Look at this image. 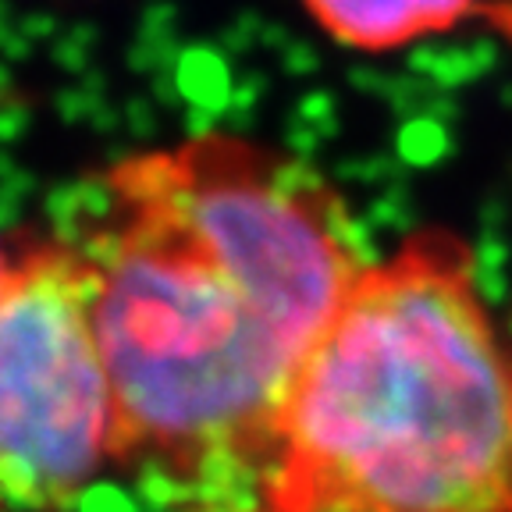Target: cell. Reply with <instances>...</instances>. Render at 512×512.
<instances>
[{"label": "cell", "mask_w": 512, "mask_h": 512, "mask_svg": "<svg viewBox=\"0 0 512 512\" xmlns=\"http://www.w3.org/2000/svg\"><path fill=\"white\" fill-rule=\"evenodd\" d=\"M260 512H360L349 505H288V509H260Z\"/></svg>", "instance_id": "obj_7"}, {"label": "cell", "mask_w": 512, "mask_h": 512, "mask_svg": "<svg viewBox=\"0 0 512 512\" xmlns=\"http://www.w3.org/2000/svg\"><path fill=\"white\" fill-rule=\"evenodd\" d=\"M352 217L299 160L196 136L107 171L82 246L114 466L168 512H260L310 345L367 274Z\"/></svg>", "instance_id": "obj_1"}, {"label": "cell", "mask_w": 512, "mask_h": 512, "mask_svg": "<svg viewBox=\"0 0 512 512\" xmlns=\"http://www.w3.org/2000/svg\"><path fill=\"white\" fill-rule=\"evenodd\" d=\"M15 260L18 256H8L4 249H0V292H4V285H8L11 271H15Z\"/></svg>", "instance_id": "obj_8"}, {"label": "cell", "mask_w": 512, "mask_h": 512, "mask_svg": "<svg viewBox=\"0 0 512 512\" xmlns=\"http://www.w3.org/2000/svg\"><path fill=\"white\" fill-rule=\"evenodd\" d=\"M114 466V399L79 246H32L0 292V505L64 512Z\"/></svg>", "instance_id": "obj_3"}, {"label": "cell", "mask_w": 512, "mask_h": 512, "mask_svg": "<svg viewBox=\"0 0 512 512\" xmlns=\"http://www.w3.org/2000/svg\"><path fill=\"white\" fill-rule=\"evenodd\" d=\"M452 139L438 114H413L395 136V153L406 168H434L448 153Z\"/></svg>", "instance_id": "obj_6"}, {"label": "cell", "mask_w": 512, "mask_h": 512, "mask_svg": "<svg viewBox=\"0 0 512 512\" xmlns=\"http://www.w3.org/2000/svg\"><path fill=\"white\" fill-rule=\"evenodd\" d=\"M317 25L356 50H392L452 29L477 0H303Z\"/></svg>", "instance_id": "obj_4"}, {"label": "cell", "mask_w": 512, "mask_h": 512, "mask_svg": "<svg viewBox=\"0 0 512 512\" xmlns=\"http://www.w3.org/2000/svg\"><path fill=\"white\" fill-rule=\"evenodd\" d=\"M512 512V352L441 239L360 274L299 363L264 509Z\"/></svg>", "instance_id": "obj_2"}, {"label": "cell", "mask_w": 512, "mask_h": 512, "mask_svg": "<svg viewBox=\"0 0 512 512\" xmlns=\"http://www.w3.org/2000/svg\"><path fill=\"white\" fill-rule=\"evenodd\" d=\"M495 64L491 43H470V47H427L413 54V68L424 72L438 86H463L477 79Z\"/></svg>", "instance_id": "obj_5"}]
</instances>
